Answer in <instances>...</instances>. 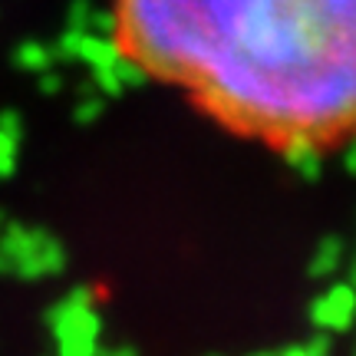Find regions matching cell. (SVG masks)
<instances>
[{"instance_id": "1", "label": "cell", "mask_w": 356, "mask_h": 356, "mask_svg": "<svg viewBox=\"0 0 356 356\" xmlns=\"http://www.w3.org/2000/svg\"><path fill=\"white\" fill-rule=\"evenodd\" d=\"M115 53L231 136L356 142V0H113Z\"/></svg>"}, {"instance_id": "2", "label": "cell", "mask_w": 356, "mask_h": 356, "mask_svg": "<svg viewBox=\"0 0 356 356\" xmlns=\"http://www.w3.org/2000/svg\"><path fill=\"white\" fill-rule=\"evenodd\" d=\"M60 346L63 356H92L96 353V330L99 323L92 317V310L86 307V297H76L73 304H66L60 310Z\"/></svg>"}, {"instance_id": "3", "label": "cell", "mask_w": 356, "mask_h": 356, "mask_svg": "<svg viewBox=\"0 0 356 356\" xmlns=\"http://www.w3.org/2000/svg\"><path fill=\"white\" fill-rule=\"evenodd\" d=\"M353 314H356V293L350 287H337L314 307V320L320 327H346Z\"/></svg>"}]
</instances>
